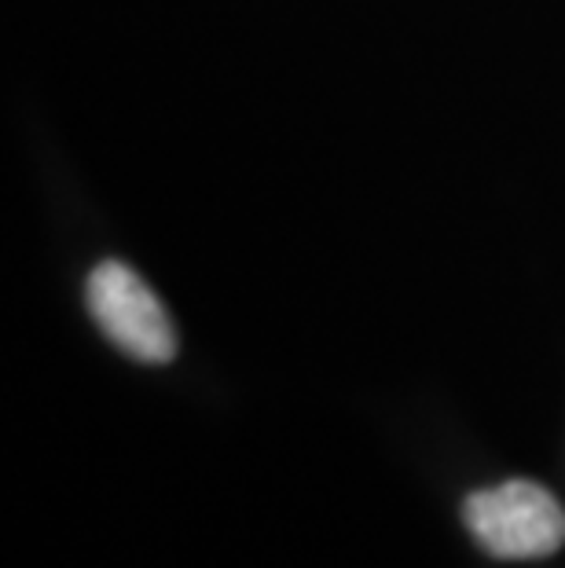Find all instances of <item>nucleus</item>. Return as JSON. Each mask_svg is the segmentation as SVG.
<instances>
[{
    "instance_id": "f257e3e1",
    "label": "nucleus",
    "mask_w": 565,
    "mask_h": 568,
    "mask_svg": "<svg viewBox=\"0 0 565 568\" xmlns=\"http://www.w3.org/2000/svg\"><path fill=\"white\" fill-rule=\"evenodd\" d=\"M463 521L492 558H547L565 542V510L533 480H507L500 488L466 495Z\"/></svg>"
},
{
    "instance_id": "f03ea898",
    "label": "nucleus",
    "mask_w": 565,
    "mask_h": 568,
    "mask_svg": "<svg viewBox=\"0 0 565 568\" xmlns=\"http://www.w3.org/2000/svg\"><path fill=\"white\" fill-rule=\"evenodd\" d=\"M85 301L95 326L125 356L140 359V364H170L176 356V334L162 301L129 264H95L85 283Z\"/></svg>"
}]
</instances>
